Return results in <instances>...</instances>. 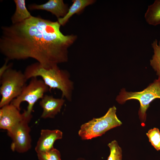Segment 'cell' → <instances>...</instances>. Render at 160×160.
Masks as SVG:
<instances>
[{"label":"cell","mask_w":160,"mask_h":160,"mask_svg":"<svg viewBox=\"0 0 160 160\" xmlns=\"http://www.w3.org/2000/svg\"><path fill=\"white\" fill-rule=\"evenodd\" d=\"M57 21L32 16L1 27L0 52L9 60L33 58L48 69L68 61V49L76 36L65 35Z\"/></svg>","instance_id":"6da1fadb"},{"label":"cell","mask_w":160,"mask_h":160,"mask_svg":"<svg viewBox=\"0 0 160 160\" xmlns=\"http://www.w3.org/2000/svg\"><path fill=\"white\" fill-rule=\"evenodd\" d=\"M24 73L28 80L33 77H41L49 90L59 89L62 92V98L71 100L73 83L70 79L68 72L60 69L57 65L46 69L37 62L28 66Z\"/></svg>","instance_id":"7a4b0ae2"},{"label":"cell","mask_w":160,"mask_h":160,"mask_svg":"<svg viewBox=\"0 0 160 160\" xmlns=\"http://www.w3.org/2000/svg\"><path fill=\"white\" fill-rule=\"evenodd\" d=\"M116 110V107L113 106L104 116L93 118L82 124L78 132L79 135L82 140H90L101 136L110 129L120 126L122 122L117 116Z\"/></svg>","instance_id":"3957f363"},{"label":"cell","mask_w":160,"mask_h":160,"mask_svg":"<svg viewBox=\"0 0 160 160\" xmlns=\"http://www.w3.org/2000/svg\"><path fill=\"white\" fill-rule=\"evenodd\" d=\"M0 93L1 98L0 108L10 104L18 97L26 85L28 80L20 71L10 68L6 71L0 77Z\"/></svg>","instance_id":"277c9868"},{"label":"cell","mask_w":160,"mask_h":160,"mask_svg":"<svg viewBox=\"0 0 160 160\" xmlns=\"http://www.w3.org/2000/svg\"><path fill=\"white\" fill-rule=\"evenodd\" d=\"M156 98L160 99V76L142 91L129 92L124 89H121L116 100L120 104L129 100H138L140 104L138 115L141 122L144 123L146 118V112L150 103Z\"/></svg>","instance_id":"5b68a950"},{"label":"cell","mask_w":160,"mask_h":160,"mask_svg":"<svg viewBox=\"0 0 160 160\" xmlns=\"http://www.w3.org/2000/svg\"><path fill=\"white\" fill-rule=\"evenodd\" d=\"M31 79L29 83L24 87L20 95L11 103L20 110L21 103L24 101L27 102L28 105L25 112L28 116L32 115L35 103L39 99H41L44 94L49 90V87L42 79H39L37 77H33Z\"/></svg>","instance_id":"8992f818"},{"label":"cell","mask_w":160,"mask_h":160,"mask_svg":"<svg viewBox=\"0 0 160 160\" xmlns=\"http://www.w3.org/2000/svg\"><path fill=\"white\" fill-rule=\"evenodd\" d=\"M25 116L20 122L11 130L7 131V135L12 139L11 148L13 151L22 153L28 151L31 147V131L28 123L32 116H27L25 110Z\"/></svg>","instance_id":"52a82bcc"},{"label":"cell","mask_w":160,"mask_h":160,"mask_svg":"<svg viewBox=\"0 0 160 160\" xmlns=\"http://www.w3.org/2000/svg\"><path fill=\"white\" fill-rule=\"evenodd\" d=\"M20 111L11 103L1 108L0 128L9 131L22 121L25 113H21Z\"/></svg>","instance_id":"ba28073f"},{"label":"cell","mask_w":160,"mask_h":160,"mask_svg":"<svg viewBox=\"0 0 160 160\" xmlns=\"http://www.w3.org/2000/svg\"><path fill=\"white\" fill-rule=\"evenodd\" d=\"M63 132L58 129H41L40 136L35 148L37 154L49 151L53 148L55 141L61 139Z\"/></svg>","instance_id":"9c48e42d"},{"label":"cell","mask_w":160,"mask_h":160,"mask_svg":"<svg viewBox=\"0 0 160 160\" xmlns=\"http://www.w3.org/2000/svg\"><path fill=\"white\" fill-rule=\"evenodd\" d=\"M65 102V100L63 98H55L52 95H44L39 103L43 110L41 118H54L60 112Z\"/></svg>","instance_id":"30bf717a"},{"label":"cell","mask_w":160,"mask_h":160,"mask_svg":"<svg viewBox=\"0 0 160 160\" xmlns=\"http://www.w3.org/2000/svg\"><path fill=\"white\" fill-rule=\"evenodd\" d=\"M28 8L30 10H42L49 12L58 19L64 17L69 9L63 0H49L41 4H30Z\"/></svg>","instance_id":"8fae6325"},{"label":"cell","mask_w":160,"mask_h":160,"mask_svg":"<svg viewBox=\"0 0 160 160\" xmlns=\"http://www.w3.org/2000/svg\"><path fill=\"white\" fill-rule=\"evenodd\" d=\"M94 0H74L68 12L63 17L58 19L57 21L61 25H64L74 14L83 10L86 7L94 3Z\"/></svg>","instance_id":"7c38bea8"},{"label":"cell","mask_w":160,"mask_h":160,"mask_svg":"<svg viewBox=\"0 0 160 160\" xmlns=\"http://www.w3.org/2000/svg\"><path fill=\"white\" fill-rule=\"evenodd\" d=\"M16 9L11 18L12 24L21 22L26 20L32 16L28 10L25 0H14Z\"/></svg>","instance_id":"4fadbf2b"},{"label":"cell","mask_w":160,"mask_h":160,"mask_svg":"<svg viewBox=\"0 0 160 160\" xmlns=\"http://www.w3.org/2000/svg\"><path fill=\"white\" fill-rule=\"evenodd\" d=\"M145 17L150 25H156L160 24V0H156L153 4L148 6Z\"/></svg>","instance_id":"5bb4252c"},{"label":"cell","mask_w":160,"mask_h":160,"mask_svg":"<svg viewBox=\"0 0 160 160\" xmlns=\"http://www.w3.org/2000/svg\"><path fill=\"white\" fill-rule=\"evenodd\" d=\"M156 39L152 44L154 50V55L152 59L150 60V64L155 71L156 74L160 76V41L159 44L157 43Z\"/></svg>","instance_id":"9a60e30c"},{"label":"cell","mask_w":160,"mask_h":160,"mask_svg":"<svg viewBox=\"0 0 160 160\" xmlns=\"http://www.w3.org/2000/svg\"><path fill=\"white\" fill-rule=\"evenodd\" d=\"M110 154L107 160H122V151L121 148L116 140L109 143Z\"/></svg>","instance_id":"2e32d148"},{"label":"cell","mask_w":160,"mask_h":160,"mask_svg":"<svg viewBox=\"0 0 160 160\" xmlns=\"http://www.w3.org/2000/svg\"><path fill=\"white\" fill-rule=\"evenodd\" d=\"M146 134L152 145L156 150H160V132L159 129L154 128L149 130Z\"/></svg>","instance_id":"e0dca14e"},{"label":"cell","mask_w":160,"mask_h":160,"mask_svg":"<svg viewBox=\"0 0 160 160\" xmlns=\"http://www.w3.org/2000/svg\"><path fill=\"white\" fill-rule=\"evenodd\" d=\"M37 154L39 160H61L60 152L54 148Z\"/></svg>","instance_id":"ac0fdd59"},{"label":"cell","mask_w":160,"mask_h":160,"mask_svg":"<svg viewBox=\"0 0 160 160\" xmlns=\"http://www.w3.org/2000/svg\"><path fill=\"white\" fill-rule=\"evenodd\" d=\"M9 60L6 59L5 63L0 68V77L1 76L4 72L9 68H11L12 64L10 63L7 64Z\"/></svg>","instance_id":"d6986e66"},{"label":"cell","mask_w":160,"mask_h":160,"mask_svg":"<svg viewBox=\"0 0 160 160\" xmlns=\"http://www.w3.org/2000/svg\"><path fill=\"white\" fill-rule=\"evenodd\" d=\"M77 160H85L82 158H80V159H78Z\"/></svg>","instance_id":"ffe728a7"}]
</instances>
